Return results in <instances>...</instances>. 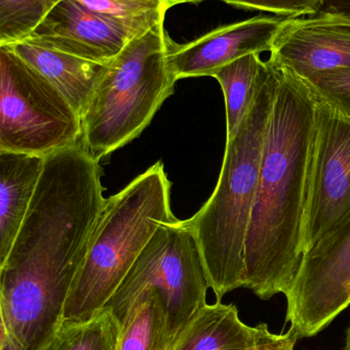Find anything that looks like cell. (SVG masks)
I'll use <instances>...</instances> for the list:
<instances>
[{
  "mask_svg": "<svg viewBox=\"0 0 350 350\" xmlns=\"http://www.w3.org/2000/svg\"><path fill=\"white\" fill-rule=\"evenodd\" d=\"M285 16H258L221 26L199 38L179 44L171 39L168 67L178 81L211 76L224 66L251 53L271 51Z\"/></svg>",
  "mask_w": 350,
  "mask_h": 350,
  "instance_id": "9c48e42d",
  "label": "cell"
},
{
  "mask_svg": "<svg viewBox=\"0 0 350 350\" xmlns=\"http://www.w3.org/2000/svg\"><path fill=\"white\" fill-rule=\"evenodd\" d=\"M45 157L0 151V265L26 218Z\"/></svg>",
  "mask_w": 350,
  "mask_h": 350,
  "instance_id": "4fadbf2b",
  "label": "cell"
},
{
  "mask_svg": "<svg viewBox=\"0 0 350 350\" xmlns=\"http://www.w3.org/2000/svg\"><path fill=\"white\" fill-rule=\"evenodd\" d=\"M170 41L162 21L132 38L107 65L82 114L79 142L97 161L137 139L174 94L177 80L166 59Z\"/></svg>",
  "mask_w": 350,
  "mask_h": 350,
  "instance_id": "277c9868",
  "label": "cell"
},
{
  "mask_svg": "<svg viewBox=\"0 0 350 350\" xmlns=\"http://www.w3.org/2000/svg\"><path fill=\"white\" fill-rule=\"evenodd\" d=\"M62 0H0V46L26 40Z\"/></svg>",
  "mask_w": 350,
  "mask_h": 350,
  "instance_id": "d6986e66",
  "label": "cell"
},
{
  "mask_svg": "<svg viewBox=\"0 0 350 350\" xmlns=\"http://www.w3.org/2000/svg\"><path fill=\"white\" fill-rule=\"evenodd\" d=\"M277 68L245 250V288L262 300L287 293L301 263L316 141V96L303 78Z\"/></svg>",
  "mask_w": 350,
  "mask_h": 350,
  "instance_id": "6da1fadb",
  "label": "cell"
},
{
  "mask_svg": "<svg viewBox=\"0 0 350 350\" xmlns=\"http://www.w3.org/2000/svg\"><path fill=\"white\" fill-rule=\"evenodd\" d=\"M209 288L192 228L186 220L176 219L158 226L106 308L121 323L142 293L154 290L164 304L172 345L207 304Z\"/></svg>",
  "mask_w": 350,
  "mask_h": 350,
  "instance_id": "5b68a950",
  "label": "cell"
},
{
  "mask_svg": "<svg viewBox=\"0 0 350 350\" xmlns=\"http://www.w3.org/2000/svg\"><path fill=\"white\" fill-rule=\"evenodd\" d=\"M349 219L350 119L316 98V141L303 228L304 254Z\"/></svg>",
  "mask_w": 350,
  "mask_h": 350,
  "instance_id": "52a82bcc",
  "label": "cell"
},
{
  "mask_svg": "<svg viewBox=\"0 0 350 350\" xmlns=\"http://www.w3.org/2000/svg\"><path fill=\"white\" fill-rule=\"evenodd\" d=\"M134 38L118 23L75 0H62L26 42L108 65Z\"/></svg>",
  "mask_w": 350,
  "mask_h": 350,
  "instance_id": "8fae6325",
  "label": "cell"
},
{
  "mask_svg": "<svg viewBox=\"0 0 350 350\" xmlns=\"http://www.w3.org/2000/svg\"><path fill=\"white\" fill-rule=\"evenodd\" d=\"M244 10H258L273 12L285 18L310 16L320 10L323 0H222Z\"/></svg>",
  "mask_w": 350,
  "mask_h": 350,
  "instance_id": "44dd1931",
  "label": "cell"
},
{
  "mask_svg": "<svg viewBox=\"0 0 350 350\" xmlns=\"http://www.w3.org/2000/svg\"><path fill=\"white\" fill-rule=\"evenodd\" d=\"M269 72L236 137L226 141L216 189L187 224L203 257L210 288L217 301L245 288V250L256 200L265 137L279 82V68Z\"/></svg>",
  "mask_w": 350,
  "mask_h": 350,
  "instance_id": "7a4b0ae2",
  "label": "cell"
},
{
  "mask_svg": "<svg viewBox=\"0 0 350 350\" xmlns=\"http://www.w3.org/2000/svg\"><path fill=\"white\" fill-rule=\"evenodd\" d=\"M269 61L301 78L350 69V21L318 12L287 18L273 41Z\"/></svg>",
  "mask_w": 350,
  "mask_h": 350,
  "instance_id": "30bf717a",
  "label": "cell"
},
{
  "mask_svg": "<svg viewBox=\"0 0 350 350\" xmlns=\"http://www.w3.org/2000/svg\"><path fill=\"white\" fill-rule=\"evenodd\" d=\"M303 79L318 100L335 107L350 119V69L321 72Z\"/></svg>",
  "mask_w": 350,
  "mask_h": 350,
  "instance_id": "ffe728a7",
  "label": "cell"
},
{
  "mask_svg": "<svg viewBox=\"0 0 350 350\" xmlns=\"http://www.w3.org/2000/svg\"><path fill=\"white\" fill-rule=\"evenodd\" d=\"M268 72V61L263 62L259 53H251L214 74L225 98L226 141L234 139L240 131Z\"/></svg>",
  "mask_w": 350,
  "mask_h": 350,
  "instance_id": "9a60e30c",
  "label": "cell"
},
{
  "mask_svg": "<svg viewBox=\"0 0 350 350\" xmlns=\"http://www.w3.org/2000/svg\"><path fill=\"white\" fill-rule=\"evenodd\" d=\"M345 350H350V325L347 331V340H345Z\"/></svg>",
  "mask_w": 350,
  "mask_h": 350,
  "instance_id": "cb8c5ba5",
  "label": "cell"
},
{
  "mask_svg": "<svg viewBox=\"0 0 350 350\" xmlns=\"http://www.w3.org/2000/svg\"><path fill=\"white\" fill-rule=\"evenodd\" d=\"M269 350H295V347H285V349H269Z\"/></svg>",
  "mask_w": 350,
  "mask_h": 350,
  "instance_id": "d4e9b609",
  "label": "cell"
},
{
  "mask_svg": "<svg viewBox=\"0 0 350 350\" xmlns=\"http://www.w3.org/2000/svg\"><path fill=\"white\" fill-rule=\"evenodd\" d=\"M45 76L82 117L100 83L107 65L23 41L6 45Z\"/></svg>",
  "mask_w": 350,
  "mask_h": 350,
  "instance_id": "5bb4252c",
  "label": "cell"
},
{
  "mask_svg": "<svg viewBox=\"0 0 350 350\" xmlns=\"http://www.w3.org/2000/svg\"><path fill=\"white\" fill-rule=\"evenodd\" d=\"M171 187L164 164L156 162L106 199L64 320H86L106 308L158 226L177 219L171 209Z\"/></svg>",
  "mask_w": 350,
  "mask_h": 350,
  "instance_id": "3957f363",
  "label": "cell"
},
{
  "mask_svg": "<svg viewBox=\"0 0 350 350\" xmlns=\"http://www.w3.org/2000/svg\"><path fill=\"white\" fill-rule=\"evenodd\" d=\"M121 325L110 308L86 320L65 321L49 350H117Z\"/></svg>",
  "mask_w": 350,
  "mask_h": 350,
  "instance_id": "e0dca14e",
  "label": "cell"
},
{
  "mask_svg": "<svg viewBox=\"0 0 350 350\" xmlns=\"http://www.w3.org/2000/svg\"><path fill=\"white\" fill-rule=\"evenodd\" d=\"M287 298L286 324L298 339L327 328L350 306V219L302 257Z\"/></svg>",
  "mask_w": 350,
  "mask_h": 350,
  "instance_id": "ba28073f",
  "label": "cell"
},
{
  "mask_svg": "<svg viewBox=\"0 0 350 350\" xmlns=\"http://www.w3.org/2000/svg\"><path fill=\"white\" fill-rule=\"evenodd\" d=\"M290 331L275 334L266 324L249 326L234 304H205L191 319L168 350H269L296 347Z\"/></svg>",
  "mask_w": 350,
  "mask_h": 350,
  "instance_id": "7c38bea8",
  "label": "cell"
},
{
  "mask_svg": "<svg viewBox=\"0 0 350 350\" xmlns=\"http://www.w3.org/2000/svg\"><path fill=\"white\" fill-rule=\"evenodd\" d=\"M117 350H168V322L162 297L154 290L142 293L121 322Z\"/></svg>",
  "mask_w": 350,
  "mask_h": 350,
  "instance_id": "2e32d148",
  "label": "cell"
},
{
  "mask_svg": "<svg viewBox=\"0 0 350 350\" xmlns=\"http://www.w3.org/2000/svg\"><path fill=\"white\" fill-rule=\"evenodd\" d=\"M82 117L45 76L0 46V151L47 157L78 143Z\"/></svg>",
  "mask_w": 350,
  "mask_h": 350,
  "instance_id": "8992f818",
  "label": "cell"
},
{
  "mask_svg": "<svg viewBox=\"0 0 350 350\" xmlns=\"http://www.w3.org/2000/svg\"><path fill=\"white\" fill-rule=\"evenodd\" d=\"M203 1V0H168V2H170L171 5L175 6L177 5V4H181V3H197V2Z\"/></svg>",
  "mask_w": 350,
  "mask_h": 350,
  "instance_id": "603a6c76",
  "label": "cell"
},
{
  "mask_svg": "<svg viewBox=\"0 0 350 350\" xmlns=\"http://www.w3.org/2000/svg\"><path fill=\"white\" fill-rule=\"evenodd\" d=\"M84 8L125 27L134 37L166 18L168 0H75Z\"/></svg>",
  "mask_w": 350,
  "mask_h": 350,
  "instance_id": "ac0fdd59",
  "label": "cell"
},
{
  "mask_svg": "<svg viewBox=\"0 0 350 350\" xmlns=\"http://www.w3.org/2000/svg\"><path fill=\"white\" fill-rule=\"evenodd\" d=\"M318 14L350 21V0H323Z\"/></svg>",
  "mask_w": 350,
  "mask_h": 350,
  "instance_id": "7402d4cb",
  "label": "cell"
}]
</instances>
